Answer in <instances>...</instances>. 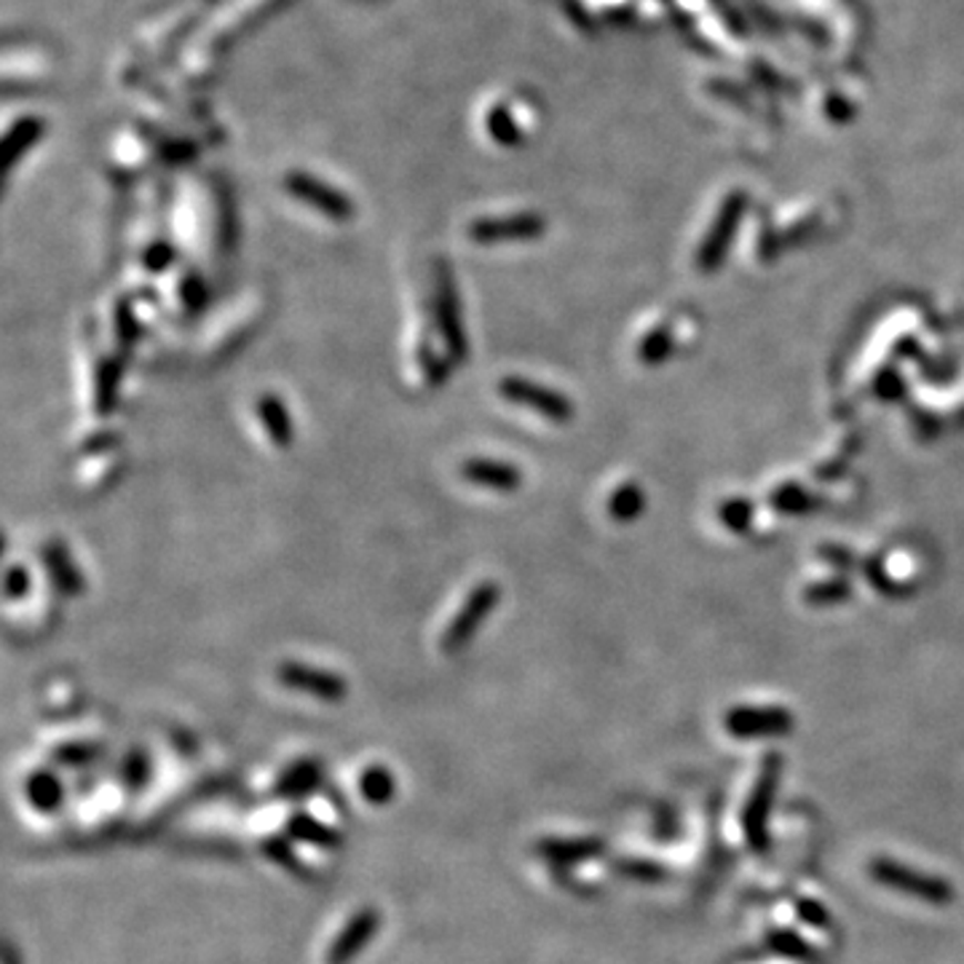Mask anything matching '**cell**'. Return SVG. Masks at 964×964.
Here are the masks:
<instances>
[{
  "label": "cell",
  "mask_w": 964,
  "mask_h": 964,
  "mask_svg": "<svg viewBox=\"0 0 964 964\" xmlns=\"http://www.w3.org/2000/svg\"><path fill=\"white\" fill-rule=\"evenodd\" d=\"M115 332H119V340L124 346H134V340L140 336L137 317H134L132 306L126 300H121L119 308H115Z\"/></svg>",
  "instance_id": "16"
},
{
  "label": "cell",
  "mask_w": 964,
  "mask_h": 964,
  "mask_svg": "<svg viewBox=\"0 0 964 964\" xmlns=\"http://www.w3.org/2000/svg\"><path fill=\"white\" fill-rule=\"evenodd\" d=\"M276 678L293 691H304L308 697L325 699V703H338L346 697V680L330 670H319V667L300 665V662H281Z\"/></svg>",
  "instance_id": "4"
},
{
  "label": "cell",
  "mask_w": 964,
  "mask_h": 964,
  "mask_svg": "<svg viewBox=\"0 0 964 964\" xmlns=\"http://www.w3.org/2000/svg\"><path fill=\"white\" fill-rule=\"evenodd\" d=\"M735 223H737V207H735V204H731V207L724 212V217H721V223H718L716 234H712L710 239H707L705 249H703V253H699V266L712 268L718 260H721L726 242L731 239V230H735Z\"/></svg>",
  "instance_id": "13"
},
{
  "label": "cell",
  "mask_w": 964,
  "mask_h": 964,
  "mask_svg": "<svg viewBox=\"0 0 964 964\" xmlns=\"http://www.w3.org/2000/svg\"><path fill=\"white\" fill-rule=\"evenodd\" d=\"M183 300L185 306L193 308V311H198V308L204 306V300H207V287H204L202 276L198 274H185L183 279Z\"/></svg>",
  "instance_id": "21"
},
{
  "label": "cell",
  "mask_w": 964,
  "mask_h": 964,
  "mask_svg": "<svg viewBox=\"0 0 964 964\" xmlns=\"http://www.w3.org/2000/svg\"><path fill=\"white\" fill-rule=\"evenodd\" d=\"M499 394L506 402L523 404V408L533 410V413L544 416L546 421L565 423L574 418V402L563 394V391L546 389L542 383H533L529 378L520 376H506L499 381Z\"/></svg>",
  "instance_id": "2"
},
{
  "label": "cell",
  "mask_w": 964,
  "mask_h": 964,
  "mask_svg": "<svg viewBox=\"0 0 964 964\" xmlns=\"http://www.w3.org/2000/svg\"><path fill=\"white\" fill-rule=\"evenodd\" d=\"M434 314L437 325H440L442 340H445L450 362H464L466 359V332H464V317H461V304H459V289H455L453 274L448 271V266L437 268V293H434Z\"/></svg>",
  "instance_id": "3"
},
{
  "label": "cell",
  "mask_w": 964,
  "mask_h": 964,
  "mask_svg": "<svg viewBox=\"0 0 964 964\" xmlns=\"http://www.w3.org/2000/svg\"><path fill=\"white\" fill-rule=\"evenodd\" d=\"M94 408L100 416H111L119 402V383H121V368L115 359H102L100 368H96L94 378Z\"/></svg>",
  "instance_id": "12"
},
{
  "label": "cell",
  "mask_w": 964,
  "mask_h": 964,
  "mask_svg": "<svg viewBox=\"0 0 964 964\" xmlns=\"http://www.w3.org/2000/svg\"><path fill=\"white\" fill-rule=\"evenodd\" d=\"M394 793V782L391 775L381 767H372L362 775V796H368L372 803H383Z\"/></svg>",
  "instance_id": "15"
},
{
  "label": "cell",
  "mask_w": 964,
  "mask_h": 964,
  "mask_svg": "<svg viewBox=\"0 0 964 964\" xmlns=\"http://www.w3.org/2000/svg\"><path fill=\"white\" fill-rule=\"evenodd\" d=\"M544 234V221L539 215H517L504 221H478L469 225V239L478 244L531 242Z\"/></svg>",
  "instance_id": "5"
},
{
  "label": "cell",
  "mask_w": 964,
  "mask_h": 964,
  "mask_svg": "<svg viewBox=\"0 0 964 964\" xmlns=\"http://www.w3.org/2000/svg\"><path fill=\"white\" fill-rule=\"evenodd\" d=\"M30 796L38 807H51V803L60 799V786L49 775H41L30 782Z\"/></svg>",
  "instance_id": "19"
},
{
  "label": "cell",
  "mask_w": 964,
  "mask_h": 964,
  "mask_svg": "<svg viewBox=\"0 0 964 964\" xmlns=\"http://www.w3.org/2000/svg\"><path fill=\"white\" fill-rule=\"evenodd\" d=\"M257 416H260L263 427H266V434L271 437L274 445L287 448L289 442L295 440L293 416H289L287 404H285V400H281V397L263 394L260 400H257Z\"/></svg>",
  "instance_id": "10"
},
{
  "label": "cell",
  "mask_w": 964,
  "mask_h": 964,
  "mask_svg": "<svg viewBox=\"0 0 964 964\" xmlns=\"http://www.w3.org/2000/svg\"><path fill=\"white\" fill-rule=\"evenodd\" d=\"M143 263H145L147 271H153V274L166 271V268H170L172 263H175V249H172L170 244H164V242L153 244V247L145 253V260Z\"/></svg>",
  "instance_id": "20"
},
{
  "label": "cell",
  "mask_w": 964,
  "mask_h": 964,
  "mask_svg": "<svg viewBox=\"0 0 964 964\" xmlns=\"http://www.w3.org/2000/svg\"><path fill=\"white\" fill-rule=\"evenodd\" d=\"M376 930H378L376 911H362V914L353 916L349 927L340 932L336 943H332V948L327 951V964H346L349 960H353L359 951L368 946V941Z\"/></svg>",
  "instance_id": "8"
},
{
  "label": "cell",
  "mask_w": 964,
  "mask_h": 964,
  "mask_svg": "<svg viewBox=\"0 0 964 964\" xmlns=\"http://www.w3.org/2000/svg\"><path fill=\"white\" fill-rule=\"evenodd\" d=\"M43 563H47L51 582L60 589L62 595H81L83 593V576L81 568L75 565L73 555L62 542H49L43 546Z\"/></svg>",
  "instance_id": "9"
},
{
  "label": "cell",
  "mask_w": 964,
  "mask_h": 964,
  "mask_svg": "<svg viewBox=\"0 0 964 964\" xmlns=\"http://www.w3.org/2000/svg\"><path fill=\"white\" fill-rule=\"evenodd\" d=\"M30 593V571L24 565H11L6 571V597L9 601H19Z\"/></svg>",
  "instance_id": "17"
},
{
  "label": "cell",
  "mask_w": 964,
  "mask_h": 964,
  "mask_svg": "<svg viewBox=\"0 0 964 964\" xmlns=\"http://www.w3.org/2000/svg\"><path fill=\"white\" fill-rule=\"evenodd\" d=\"M501 601V587L496 582H482L472 593L466 595L464 606L455 611V616L450 619V625L442 633V652L445 654H459L461 648H466V643L478 635V629L485 622V616L499 606Z\"/></svg>",
  "instance_id": "1"
},
{
  "label": "cell",
  "mask_w": 964,
  "mask_h": 964,
  "mask_svg": "<svg viewBox=\"0 0 964 964\" xmlns=\"http://www.w3.org/2000/svg\"><path fill=\"white\" fill-rule=\"evenodd\" d=\"M287 188L293 196L304 198L306 204H311L314 209H319L321 215L332 217V221H351L353 207L343 193L332 191L330 185L319 183V180L306 177V175H289Z\"/></svg>",
  "instance_id": "6"
},
{
  "label": "cell",
  "mask_w": 964,
  "mask_h": 964,
  "mask_svg": "<svg viewBox=\"0 0 964 964\" xmlns=\"http://www.w3.org/2000/svg\"><path fill=\"white\" fill-rule=\"evenodd\" d=\"M418 359H421V370H423V376H427L429 383L442 386L448 381L450 365L442 362V359H437L432 349H421V357Z\"/></svg>",
  "instance_id": "18"
},
{
  "label": "cell",
  "mask_w": 964,
  "mask_h": 964,
  "mask_svg": "<svg viewBox=\"0 0 964 964\" xmlns=\"http://www.w3.org/2000/svg\"><path fill=\"white\" fill-rule=\"evenodd\" d=\"M461 478L472 485L491 488V491L512 493L523 485V474L510 461L499 459H469L461 464Z\"/></svg>",
  "instance_id": "7"
},
{
  "label": "cell",
  "mask_w": 964,
  "mask_h": 964,
  "mask_svg": "<svg viewBox=\"0 0 964 964\" xmlns=\"http://www.w3.org/2000/svg\"><path fill=\"white\" fill-rule=\"evenodd\" d=\"M643 510V496L640 491L635 485H622L619 491L614 493L608 501V512L614 520H622V523H627V520L638 517V512Z\"/></svg>",
  "instance_id": "14"
},
{
  "label": "cell",
  "mask_w": 964,
  "mask_h": 964,
  "mask_svg": "<svg viewBox=\"0 0 964 964\" xmlns=\"http://www.w3.org/2000/svg\"><path fill=\"white\" fill-rule=\"evenodd\" d=\"M790 718L777 710H739L729 718L731 731L737 735H769V731L786 729Z\"/></svg>",
  "instance_id": "11"
},
{
  "label": "cell",
  "mask_w": 964,
  "mask_h": 964,
  "mask_svg": "<svg viewBox=\"0 0 964 964\" xmlns=\"http://www.w3.org/2000/svg\"><path fill=\"white\" fill-rule=\"evenodd\" d=\"M293 831L300 833L308 841H317V844H336V835H332L330 831H325V828L317 825V822L306 820V818L295 820L293 822Z\"/></svg>",
  "instance_id": "22"
}]
</instances>
